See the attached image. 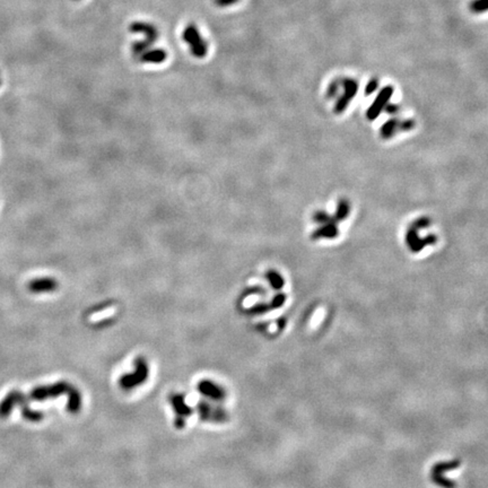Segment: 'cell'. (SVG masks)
Here are the masks:
<instances>
[{
    "label": "cell",
    "instance_id": "obj_1",
    "mask_svg": "<svg viewBox=\"0 0 488 488\" xmlns=\"http://www.w3.org/2000/svg\"><path fill=\"white\" fill-rule=\"evenodd\" d=\"M182 40L189 46L191 54L195 58L202 59L206 57L209 47H208V43L205 41V39L202 38V35L200 33L195 24H188L186 29L182 32Z\"/></svg>",
    "mask_w": 488,
    "mask_h": 488
},
{
    "label": "cell",
    "instance_id": "obj_2",
    "mask_svg": "<svg viewBox=\"0 0 488 488\" xmlns=\"http://www.w3.org/2000/svg\"><path fill=\"white\" fill-rule=\"evenodd\" d=\"M148 378V365L146 361L142 357L135 361V371L133 373L125 374L120 379V387L123 390L130 391L134 388L142 386Z\"/></svg>",
    "mask_w": 488,
    "mask_h": 488
},
{
    "label": "cell",
    "instance_id": "obj_3",
    "mask_svg": "<svg viewBox=\"0 0 488 488\" xmlns=\"http://www.w3.org/2000/svg\"><path fill=\"white\" fill-rule=\"evenodd\" d=\"M70 386L66 382H58L55 385L48 386V387H42L38 388L32 391L31 397L33 400H39V401H43V400L47 399H53L57 398L59 395L68 393L70 390Z\"/></svg>",
    "mask_w": 488,
    "mask_h": 488
},
{
    "label": "cell",
    "instance_id": "obj_4",
    "mask_svg": "<svg viewBox=\"0 0 488 488\" xmlns=\"http://www.w3.org/2000/svg\"><path fill=\"white\" fill-rule=\"evenodd\" d=\"M171 406L173 408L177 419H175V425L178 429H183L186 424V418L190 417L193 415V409L187 405L185 395L180 393H174L170 397Z\"/></svg>",
    "mask_w": 488,
    "mask_h": 488
},
{
    "label": "cell",
    "instance_id": "obj_5",
    "mask_svg": "<svg viewBox=\"0 0 488 488\" xmlns=\"http://www.w3.org/2000/svg\"><path fill=\"white\" fill-rule=\"evenodd\" d=\"M199 417L203 422L222 423L226 419V413L218 407L211 406L210 403L200 401L197 406Z\"/></svg>",
    "mask_w": 488,
    "mask_h": 488
},
{
    "label": "cell",
    "instance_id": "obj_6",
    "mask_svg": "<svg viewBox=\"0 0 488 488\" xmlns=\"http://www.w3.org/2000/svg\"><path fill=\"white\" fill-rule=\"evenodd\" d=\"M198 391L201 393L203 397L216 400V401H221L225 397V392L221 387L216 385V383L209 381V380H202L198 383Z\"/></svg>",
    "mask_w": 488,
    "mask_h": 488
},
{
    "label": "cell",
    "instance_id": "obj_7",
    "mask_svg": "<svg viewBox=\"0 0 488 488\" xmlns=\"http://www.w3.org/2000/svg\"><path fill=\"white\" fill-rule=\"evenodd\" d=\"M133 33L144 34V39L148 40L151 43H155L158 39V31L154 25L146 22H134L129 27Z\"/></svg>",
    "mask_w": 488,
    "mask_h": 488
},
{
    "label": "cell",
    "instance_id": "obj_8",
    "mask_svg": "<svg viewBox=\"0 0 488 488\" xmlns=\"http://www.w3.org/2000/svg\"><path fill=\"white\" fill-rule=\"evenodd\" d=\"M58 284L52 278H37L29 283V290L32 293H51L57 290Z\"/></svg>",
    "mask_w": 488,
    "mask_h": 488
},
{
    "label": "cell",
    "instance_id": "obj_9",
    "mask_svg": "<svg viewBox=\"0 0 488 488\" xmlns=\"http://www.w3.org/2000/svg\"><path fill=\"white\" fill-rule=\"evenodd\" d=\"M166 58H167V53L164 49H154V50L149 49L139 57V60L145 63H155V65H158V63L165 61Z\"/></svg>",
    "mask_w": 488,
    "mask_h": 488
},
{
    "label": "cell",
    "instance_id": "obj_10",
    "mask_svg": "<svg viewBox=\"0 0 488 488\" xmlns=\"http://www.w3.org/2000/svg\"><path fill=\"white\" fill-rule=\"evenodd\" d=\"M68 403H67V409L70 411V413H78L79 409H81L82 406V397L81 393H79L78 390H76L75 388L71 387L69 392H68Z\"/></svg>",
    "mask_w": 488,
    "mask_h": 488
},
{
    "label": "cell",
    "instance_id": "obj_11",
    "mask_svg": "<svg viewBox=\"0 0 488 488\" xmlns=\"http://www.w3.org/2000/svg\"><path fill=\"white\" fill-rule=\"evenodd\" d=\"M238 0H214L215 5L218 7H227L233 5V3L237 2Z\"/></svg>",
    "mask_w": 488,
    "mask_h": 488
},
{
    "label": "cell",
    "instance_id": "obj_12",
    "mask_svg": "<svg viewBox=\"0 0 488 488\" xmlns=\"http://www.w3.org/2000/svg\"><path fill=\"white\" fill-rule=\"evenodd\" d=\"M0 86H1V81H0Z\"/></svg>",
    "mask_w": 488,
    "mask_h": 488
},
{
    "label": "cell",
    "instance_id": "obj_13",
    "mask_svg": "<svg viewBox=\"0 0 488 488\" xmlns=\"http://www.w3.org/2000/svg\"><path fill=\"white\" fill-rule=\"evenodd\" d=\"M76 1H78V0H76Z\"/></svg>",
    "mask_w": 488,
    "mask_h": 488
}]
</instances>
